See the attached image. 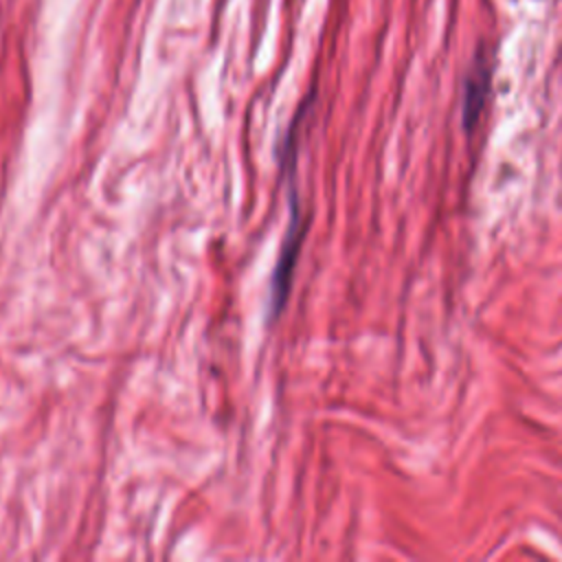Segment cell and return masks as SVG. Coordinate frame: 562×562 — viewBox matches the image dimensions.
<instances>
[{
    "instance_id": "7a4b0ae2",
    "label": "cell",
    "mask_w": 562,
    "mask_h": 562,
    "mask_svg": "<svg viewBox=\"0 0 562 562\" xmlns=\"http://www.w3.org/2000/svg\"><path fill=\"white\" fill-rule=\"evenodd\" d=\"M490 79H492L490 64L483 57H479L465 79V90H463V125L468 130H472L479 123V116L490 94Z\"/></svg>"
},
{
    "instance_id": "6da1fadb",
    "label": "cell",
    "mask_w": 562,
    "mask_h": 562,
    "mask_svg": "<svg viewBox=\"0 0 562 562\" xmlns=\"http://www.w3.org/2000/svg\"><path fill=\"white\" fill-rule=\"evenodd\" d=\"M290 224L281 244V252L274 266V274H272V292H270V310L268 316L277 318L279 312L285 305L288 292L292 288V272H294V263L301 250V241L305 237V224H303V215L299 211V202H296V191H290Z\"/></svg>"
}]
</instances>
